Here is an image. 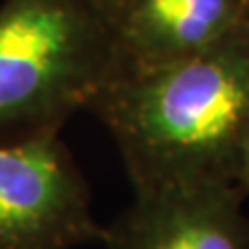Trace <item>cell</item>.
Wrapping results in <instances>:
<instances>
[{"label":"cell","instance_id":"cell-1","mask_svg":"<svg viewBox=\"0 0 249 249\" xmlns=\"http://www.w3.org/2000/svg\"><path fill=\"white\" fill-rule=\"evenodd\" d=\"M89 110L112 135L133 193L231 183L249 110V21L201 54L121 77Z\"/></svg>","mask_w":249,"mask_h":249},{"label":"cell","instance_id":"cell-4","mask_svg":"<svg viewBox=\"0 0 249 249\" xmlns=\"http://www.w3.org/2000/svg\"><path fill=\"white\" fill-rule=\"evenodd\" d=\"M245 197L231 183L135 191L106 224L104 249H249Z\"/></svg>","mask_w":249,"mask_h":249},{"label":"cell","instance_id":"cell-3","mask_svg":"<svg viewBox=\"0 0 249 249\" xmlns=\"http://www.w3.org/2000/svg\"><path fill=\"white\" fill-rule=\"evenodd\" d=\"M104 235L58 131L0 142V249H77Z\"/></svg>","mask_w":249,"mask_h":249},{"label":"cell","instance_id":"cell-6","mask_svg":"<svg viewBox=\"0 0 249 249\" xmlns=\"http://www.w3.org/2000/svg\"><path fill=\"white\" fill-rule=\"evenodd\" d=\"M231 183L237 187V191L249 199V110L243 119L235 147V158H232V173Z\"/></svg>","mask_w":249,"mask_h":249},{"label":"cell","instance_id":"cell-5","mask_svg":"<svg viewBox=\"0 0 249 249\" xmlns=\"http://www.w3.org/2000/svg\"><path fill=\"white\" fill-rule=\"evenodd\" d=\"M247 21V0H124L114 17L124 75L201 54Z\"/></svg>","mask_w":249,"mask_h":249},{"label":"cell","instance_id":"cell-7","mask_svg":"<svg viewBox=\"0 0 249 249\" xmlns=\"http://www.w3.org/2000/svg\"><path fill=\"white\" fill-rule=\"evenodd\" d=\"M100 9H102L108 17H110L112 21H114V17H116V13L121 11V6L124 4V0H93Z\"/></svg>","mask_w":249,"mask_h":249},{"label":"cell","instance_id":"cell-2","mask_svg":"<svg viewBox=\"0 0 249 249\" xmlns=\"http://www.w3.org/2000/svg\"><path fill=\"white\" fill-rule=\"evenodd\" d=\"M123 75L114 21L93 0L0 6V142L60 131Z\"/></svg>","mask_w":249,"mask_h":249},{"label":"cell","instance_id":"cell-8","mask_svg":"<svg viewBox=\"0 0 249 249\" xmlns=\"http://www.w3.org/2000/svg\"><path fill=\"white\" fill-rule=\"evenodd\" d=\"M247 2H249V0H247Z\"/></svg>","mask_w":249,"mask_h":249}]
</instances>
